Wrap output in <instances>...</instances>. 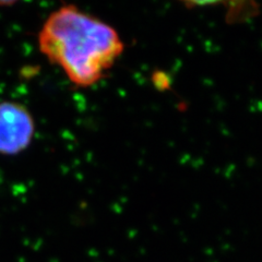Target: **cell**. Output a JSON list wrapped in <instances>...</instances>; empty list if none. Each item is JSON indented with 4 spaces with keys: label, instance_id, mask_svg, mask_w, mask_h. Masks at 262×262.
Masks as SVG:
<instances>
[{
    "label": "cell",
    "instance_id": "1",
    "mask_svg": "<svg viewBox=\"0 0 262 262\" xmlns=\"http://www.w3.org/2000/svg\"><path fill=\"white\" fill-rule=\"evenodd\" d=\"M40 52L81 88L103 79L124 52V43L110 24L68 5L46 19L38 34Z\"/></svg>",
    "mask_w": 262,
    "mask_h": 262
},
{
    "label": "cell",
    "instance_id": "2",
    "mask_svg": "<svg viewBox=\"0 0 262 262\" xmlns=\"http://www.w3.org/2000/svg\"><path fill=\"white\" fill-rule=\"evenodd\" d=\"M35 134V121L26 106L0 102V153L16 155L28 149Z\"/></svg>",
    "mask_w": 262,
    "mask_h": 262
}]
</instances>
